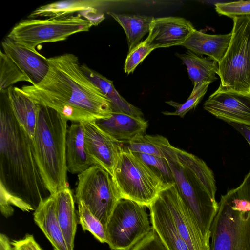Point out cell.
<instances>
[{
  "instance_id": "6da1fadb",
  "label": "cell",
  "mask_w": 250,
  "mask_h": 250,
  "mask_svg": "<svg viewBox=\"0 0 250 250\" xmlns=\"http://www.w3.org/2000/svg\"><path fill=\"white\" fill-rule=\"evenodd\" d=\"M0 104V209L6 218L15 206L35 211L51 195L42 179L32 141L17 121L6 92Z\"/></svg>"
},
{
  "instance_id": "7a4b0ae2",
  "label": "cell",
  "mask_w": 250,
  "mask_h": 250,
  "mask_svg": "<svg viewBox=\"0 0 250 250\" xmlns=\"http://www.w3.org/2000/svg\"><path fill=\"white\" fill-rule=\"evenodd\" d=\"M47 61L49 70L42 81L21 88L26 95L72 122L111 116L110 101L83 71L76 55L65 53L48 58Z\"/></svg>"
},
{
  "instance_id": "3957f363",
  "label": "cell",
  "mask_w": 250,
  "mask_h": 250,
  "mask_svg": "<svg viewBox=\"0 0 250 250\" xmlns=\"http://www.w3.org/2000/svg\"><path fill=\"white\" fill-rule=\"evenodd\" d=\"M160 146L179 195L210 242V229L218 208L213 172L202 159L172 146L164 136Z\"/></svg>"
},
{
  "instance_id": "277c9868",
  "label": "cell",
  "mask_w": 250,
  "mask_h": 250,
  "mask_svg": "<svg viewBox=\"0 0 250 250\" xmlns=\"http://www.w3.org/2000/svg\"><path fill=\"white\" fill-rule=\"evenodd\" d=\"M67 121L53 109L41 105L32 141L40 174L51 195L68 186Z\"/></svg>"
},
{
  "instance_id": "5b68a950",
  "label": "cell",
  "mask_w": 250,
  "mask_h": 250,
  "mask_svg": "<svg viewBox=\"0 0 250 250\" xmlns=\"http://www.w3.org/2000/svg\"><path fill=\"white\" fill-rule=\"evenodd\" d=\"M210 239V250H250V171L221 196Z\"/></svg>"
},
{
  "instance_id": "8992f818",
  "label": "cell",
  "mask_w": 250,
  "mask_h": 250,
  "mask_svg": "<svg viewBox=\"0 0 250 250\" xmlns=\"http://www.w3.org/2000/svg\"><path fill=\"white\" fill-rule=\"evenodd\" d=\"M228 49L218 63V88L250 93V16L234 18Z\"/></svg>"
},
{
  "instance_id": "52a82bcc",
  "label": "cell",
  "mask_w": 250,
  "mask_h": 250,
  "mask_svg": "<svg viewBox=\"0 0 250 250\" xmlns=\"http://www.w3.org/2000/svg\"><path fill=\"white\" fill-rule=\"evenodd\" d=\"M113 178L122 199L148 208L167 188L146 164L123 146Z\"/></svg>"
},
{
  "instance_id": "ba28073f",
  "label": "cell",
  "mask_w": 250,
  "mask_h": 250,
  "mask_svg": "<svg viewBox=\"0 0 250 250\" xmlns=\"http://www.w3.org/2000/svg\"><path fill=\"white\" fill-rule=\"evenodd\" d=\"M93 26L79 14L45 19H28L21 21L6 36L32 51L43 43L64 41L77 33L88 31Z\"/></svg>"
},
{
  "instance_id": "9c48e42d",
  "label": "cell",
  "mask_w": 250,
  "mask_h": 250,
  "mask_svg": "<svg viewBox=\"0 0 250 250\" xmlns=\"http://www.w3.org/2000/svg\"><path fill=\"white\" fill-rule=\"evenodd\" d=\"M146 207L121 199L105 228L106 243L112 250H131L152 229Z\"/></svg>"
},
{
  "instance_id": "30bf717a",
  "label": "cell",
  "mask_w": 250,
  "mask_h": 250,
  "mask_svg": "<svg viewBox=\"0 0 250 250\" xmlns=\"http://www.w3.org/2000/svg\"><path fill=\"white\" fill-rule=\"evenodd\" d=\"M77 203L83 202L106 228L121 197L112 176L97 165L78 175Z\"/></svg>"
},
{
  "instance_id": "8fae6325",
  "label": "cell",
  "mask_w": 250,
  "mask_h": 250,
  "mask_svg": "<svg viewBox=\"0 0 250 250\" xmlns=\"http://www.w3.org/2000/svg\"><path fill=\"white\" fill-rule=\"evenodd\" d=\"M180 236L189 250H210L192 213L183 202L174 184L160 191Z\"/></svg>"
},
{
  "instance_id": "7c38bea8",
  "label": "cell",
  "mask_w": 250,
  "mask_h": 250,
  "mask_svg": "<svg viewBox=\"0 0 250 250\" xmlns=\"http://www.w3.org/2000/svg\"><path fill=\"white\" fill-rule=\"evenodd\" d=\"M204 108L228 123L250 126V93L218 88L205 101Z\"/></svg>"
},
{
  "instance_id": "4fadbf2b",
  "label": "cell",
  "mask_w": 250,
  "mask_h": 250,
  "mask_svg": "<svg viewBox=\"0 0 250 250\" xmlns=\"http://www.w3.org/2000/svg\"><path fill=\"white\" fill-rule=\"evenodd\" d=\"M82 124L84 129L86 150L92 165L100 166L113 177L123 149L122 144L103 132L95 121Z\"/></svg>"
},
{
  "instance_id": "5bb4252c",
  "label": "cell",
  "mask_w": 250,
  "mask_h": 250,
  "mask_svg": "<svg viewBox=\"0 0 250 250\" xmlns=\"http://www.w3.org/2000/svg\"><path fill=\"white\" fill-rule=\"evenodd\" d=\"M195 29L192 23L184 18H154L145 41L154 49L180 46Z\"/></svg>"
},
{
  "instance_id": "9a60e30c",
  "label": "cell",
  "mask_w": 250,
  "mask_h": 250,
  "mask_svg": "<svg viewBox=\"0 0 250 250\" xmlns=\"http://www.w3.org/2000/svg\"><path fill=\"white\" fill-rule=\"evenodd\" d=\"M3 52L18 66L30 81L31 85L41 82L49 70L47 58L7 37L1 42Z\"/></svg>"
},
{
  "instance_id": "2e32d148",
  "label": "cell",
  "mask_w": 250,
  "mask_h": 250,
  "mask_svg": "<svg viewBox=\"0 0 250 250\" xmlns=\"http://www.w3.org/2000/svg\"><path fill=\"white\" fill-rule=\"evenodd\" d=\"M95 122L103 132L121 144L144 135L148 127L147 122L143 117L123 113L113 112L110 117Z\"/></svg>"
},
{
  "instance_id": "e0dca14e",
  "label": "cell",
  "mask_w": 250,
  "mask_h": 250,
  "mask_svg": "<svg viewBox=\"0 0 250 250\" xmlns=\"http://www.w3.org/2000/svg\"><path fill=\"white\" fill-rule=\"evenodd\" d=\"M152 229L167 250H189L179 234L170 211L159 194L148 207Z\"/></svg>"
},
{
  "instance_id": "ac0fdd59",
  "label": "cell",
  "mask_w": 250,
  "mask_h": 250,
  "mask_svg": "<svg viewBox=\"0 0 250 250\" xmlns=\"http://www.w3.org/2000/svg\"><path fill=\"white\" fill-rule=\"evenodd\" d=\"M231 32L226 34H208L196 29L180 46L202 56L205 55L219 63L229 46Z\"/></svg>"
},
{
  "instance_id": "d6986e66",
  "label": "cell",
  "mask_w": 250,
  "mask_h": 250,
  "mask_svg": "<svg viewBox=\"0 0 250 250\" xmlns=\"http://www.w3.org/2000/svg\"><path fill=\"white\" fill-rule=\"evenodd\" d=\"M67 171L80 174L93 166L87 153L82 123L73 122L68 127L66 140Z\"/></svg>"
},
{
  "instance_id": "ffe728a7",
  "label": "cell",
  "mask_w": 250,
  "mask_h": 250,
  "mask_svg": "<svg viewBox=\"0 0 250 250\" xmlns=\"http://www.w3.org/2000/svg\"><path fill=\"white\" fill-rule=\"evenodd\" d=\"M33 216L36 224L55 250H69L57 218L53 195L40 204Z\"/></svg>"
},
{
  "instance_id": "44dd1931",
  "label": "cell",
  "mask_w": 250,
  "mask_h": 250,
  "mask_svg": "<svg viewBox=\"0 0 250 250\" xmlns=\"http://www.w3.org/2000/svg\"><path fill=\"white\" fill-rule=\"evenodd\" d=\"M6 92L14 116L32 140L41 105L26 95L21 88L12 86Z\"/></svg>"
},
{
  "instance_id": "7402d4cb",
  "label": "cell",
  "mask_w": 250,
  "mask_h": 250,
  "mask_svg": "<svg viewBox=\"0 0 250 250\" xmlns=\"http://www.w3.org/2000/svg\"><path fill=\"white\" fill-rule=\"evenodd\" d=\"M57 218L69 250H74L77 220L72 192L67 186L53 195Z\"/></svg>"
},
{
  "instance_id": "603a6c76",
  "label": "cell",
  "mask_w": 250,
  "mask_h": 250,
  "mask_svg": "<svg viewBox=\"0 0 250 250\" xmlns=\"http://www.w3.org/2000/svg\"><path fill=\"white\" fill-rule=\"evenodd\" d=\"M81 67L85 75L110 101L113 112L143 117V113L139 108L128 103L119 94L115 89L112 81L85 64H82Z\"/></svg>"
},
{
  "instance_id": "cb8c5ba5",
  "label": "cell",
  "mask_w": 250,
  "mask_h": 250,
  "mask_svg": "<svg viewBox=\"0 0 250 250\" xmlns=\"http://www.w3.org/2000/svg\"><path fill=\"white\" fill-rule=\"evenodd\" d=\"M106 1L100 0H62L42 5L33 11L28 19L37 17H59L71 15L89 9H98L107 5Z\"/></svg>"
},
{
  "instance_id": "d4e9b609",
  "label": "cell",
  "mask_w": 250,
  "mask_h": 250,
  "mask_svg": "<svg viewBox=\"0 0 250 250\" xmlns=\"http://www.w3.org/2000/svg\"><path fill=\"white\" fill-rule=\"evenodd\" d=\"M187 68L188 76L193 84L208 83L217 79L218 63L208 57H203L188 50L184 54H177Z\"/></svg>"
},
{
  "instance_id": "484cf974",
  "label": "cell",
  "mask_w": 250,
  "mask_h": 250,
  "mask_svg": "<svg viewBox=\"0 0 250 250\" xmlns=\"http://www.w3.org/2000/svg\"><path fill=\"white\" fill-rule=\"evenodd\" d=\"M122 27L126 34L129 51L141 42L148 33L154 17L150 16L108 13Z\"/></svg>"
},
{
  "instance_id": "4316f807",
  "label": "cell",
  "mask_w": 250,
  "mask_h": 250,
  "mask_svg": "<svg viewBox=\"0 0 250 250\" xmlns=\"http://www.w3.org/2000/svg\"><path fill=\"white\" fill-rule=\"evenodd\" d=\"M30 81L18 66L3 52L0 51V91H5L13 84Z\"/></svg>"
},
{
  "instance_id": "83f0119b",
  "label": "cell",
  "mask_w": 250,
  "mask_h": 250,
  "mask_svg": "<svg viewBox=\"0 0 250 250\" xmlns=\"http://www.w3.org/2000/svg\"><path fill=\"white\" fill-rule=\"evenodd\" d=\"M79 224L83 231H88L100 242L106 243L105 229L101 221L83 202L77 203Z\"/></svg>"
},
{
  "instance_id": "f1b7e54d",
  "label": "cell",
  "mask_w": 250,
  "mask_h": 250,
  "mask_svg": "<svg viewBox=\"0 0 250 250\" xmlns=\"http://www.w3.org/2000/svg\"><path fill=\"white\" fill-rule=\"evenodd\" d=\"M162 136L141 135L123 146L135 153L147 154L165 157L160 146Z\"/></svg>"
},
{
  "instance_id": "f546056e",
  "label": "cell",
  "mask_w": 250,
  "mask_h": 250,
  "mask_svg": "<svg viewBox=\"0 0 250 250\" xmlns=\"http://www.w3.org/2000/svg\"><path fill=\"white\" fill-rule=\"evenodd\" d=\"M210 83H203L193 84L192 91L183 104L177 103L170 101L166 103L175 108L174 112L164 111L162 113L165 115H175L183 118L188 112L195 108L206 93Z\"/></svg>"
},
{
  "instance_id": "4dcf8cb0",
  "label": "cell",
  "mask_w": 250,
  "mask_h": 250,
  "mask_svg": "<svg viewBox=\"0 0 250 250\" xmlns=\"http://www.w3.org/2000/svg\"><path fill=\"white\" fill-rule=\"evenodd\" d=\"M133 153L149 167L167 188L175 184L172 171L165 157L141 153Z\"/></svg>"
},
{
  "instance_id": "1f68e13d",
  "label": "cell",
  "mask_w": 250,
  "mask_h": 250,
  "mask_svg": "<svg viewBox=\"0 0 250 250\" xmlns=\"http://www.w3.org/2000/svg\"><path fill=\"white\" fill-rule=\"evenodd\" d=\"M154 48L150 46L146 41L141 42L129 51L124 65V71L129 74L146 57Z\"/></svg>"
},
{
  "instance_id": "d6a6232c",
  "label": "cell",
  "mask_w": 250,
  "mask_h": 250,
  "mask_svg": "<svg viewBox=\"0 0 250 250\" xmlns=\"http://www.w3.org/2000/svg\"><path fill=\"white\" fill-rule=\"evenodd\" d=\"M215 7L218 14L232 19L250 16V0L217 3Z\"/></svg>"
},
{
  "instance_id": "836d02e7",
  "label": "cell",
  "mask_w": 250,
  "mask_h": 250,
  "mask_svg": "<svg viewBox=\"0 0 250 250\" xmlns=\"http://www.w3.org/2000/svg\"><path fill=\"white\" fill-rule=\"evenodd\" d=\"M131 250H167L159 236L152 229L150 232L139 242Z\"/></svg>"
},
{
  "instance_id": "e575fe53",
  "label": "cell",
  "mask_w": 250,
  "mask_h": 250,
  "mask_svg": "<svg viewBox=\"0 0 250 250\" xmlns=\"http://www.w3.org/2000/svg\"><path fill=\"white\" fill-rule=\"evenodd\" d=\"M12 250H43L32 234H26L21 239L11 242Z\"/></svg>"
},
{
  "instance_id": "d590c367",
  "label": "cell",
  "mask_w": 250,
  "mask_h": 250,
  "mask_svg": "<svg viewBox=\"0 0 250 250\" xmlns=\"http://www.w3.org/2000/svg\"><path fill=\"white\" fill-rule=\"evenodd\" d=\"M83 18L90 21L93 25H97L104 19V14L98 12V9L85 10L79 14Z\"/></svg>"
},
{
  "instance_id": "8d00e7d4",
  "label": "cell",
  "mask_w": 250,
  "mask_h": 250,
  "mask_svg": "<svg viewBox=\"0 0 250 250\" xmlns=\"http://www.w3.org/2000/svg\"><path fill=\"white\" fill-rule=\"evenodd\" d=\"M228 124L242 135L250 146V126L234 123Z\"/></svg>"
},
{
  "instance_id": "74e56055",
  "label": "cell",
  "mask_w": 250,
  "mask_h": 250,
  "mask_svg": "<svg viewBox=\"0 0 250 250\" xmlns=\"http://www.w3.org/2000/svg\"><path fill=\"white\" fill-rule=\"evenodd\" d=\"M0 250H12L11 242L7 236L3 233L0 234Z\"/></svg>"
}]
</instances>
